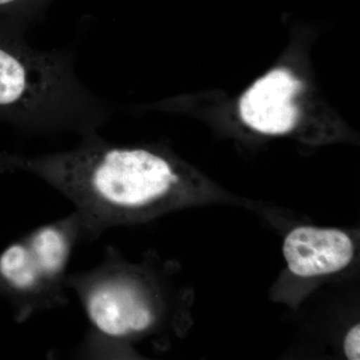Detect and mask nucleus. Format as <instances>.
I'll return each instance as SVG.
<instances>
[{
    "mask_svg": "<svg viewBox=\"0 0 360 360\" xmlns=\"http://www.w3.org/2000/svg\"><path fill=\"white\" fill-rule=\"evenodd\" d=\"M0 172L32 175L60 193L79 215L84 243L205 200L200 174L169 149L113 143L98 132L65 150L0 153Z\"/></svg>",
    "mask_w": 360,
    "mask_h": 360,
    "instance_id": "1",
    "label": "nucleus"
},
{
    "mask_svg": "<svg viewBox=\"0 0 360 360\" xmlns=\"http://www.w3.org/2000/svg\"><path fill=\"white\" fill-rule=\"evenodd\" d=\"M28 26L0 18V122L25 134H96L115 106L78 77L75 51L35 49Z\"/></svg>",
    "mask_w": 360,
    "mask_h": 360,
    "instance_id": "2",
    "label": "nucleus"
},
{
    "mask_svg": "<svg viewBox=\"0 0 360 360\" xmlns=\"http://www.w3.org/2000/svg\"><path fill=\"white\" fill-rule=\"evenodd\" d=\"M167 276L153 258L131 262L111 245L94 266L70 272L66 286L77 295L87 321L77 354L129 359L136 354L137 343L174 328L179 307Z\"/></svg>",
    "mask_w": 360,
    "mask_h": 360,
    "instance_id": "3",
    "label": "nucleus"
},
{
    "mask_svg": "<svg viewBox=\"0 0 360 360\" xmlns=\"http://www.w3.org/2000/svg\"><path fill=\"white\" fill-rule=\"evenodd\" d=\"M80 243L82 221L73 210L35 227L0 252V297L8 303L16 323L68 305V264Z\"/></svg>",
    "mask_w": 360,
    "mask_h": 360,
    "instance_id": "4",
    "label": "nucleus"
},
{
    "mask_svg": "<svg viewBox=\"0 0 360 360\" xmlns=\"http://www.w3.org/2000/svg\"><path fill=\"white\" fill-rule=\"evenodd\" d=\"M302 90V82L290 70L274 68L243 92L238 101L239 116L258 134H290L300 122L297 98Z\"/></svg>",
    "mask_w": 360,
    "mask_h": 360,
    "instance_id": "5",
    "label": "nucleus"
},
{
    "mask_svg": "<svg viewBox=\"0 0 360 360\" xmlns=\"http://www.w3.org/2000/svg\"><path fill=\"white\" fill-rule=\"evenodd\" d=\"M288 270L298 277L330 276L345 269L354 257V240L335 229L298 226L283 241Z\"/></svg>",
    "mask_w": 360,
    "mask_h": 360,
    "instance_id": "6",
    "label": "nucleus"
},
{
    "mask_svg": "<svg viewBox=\"0 0 360 360\" xmlns=\"http://www.w3.org/2000/svg\"><path fill=\"white\" fill-rule=\"evenodd\" d=\"M53 0H0V18L30 25L41 18Z\"/></svg>",
    "mask_w": 360,
    "mask_h": 360,
    "instance_id": "7",
    "label": "nucleus"
},
{
    "mask_svg": "<svg viewBox=\"0 0 360 360\" xmlns=\"http://www.w3.org/2000/svg\"><path fill=\"white\" fill-rule=\"evenodd\" d=\"M360 326L359 324L348 331L343 343L345 356L350 360L360 359Z\"/></svg>",
    "mask_w": 360,
    "mask_h": 360,
    "instance_id": "8",
    "label": "nucleus"
}]
</instances>
